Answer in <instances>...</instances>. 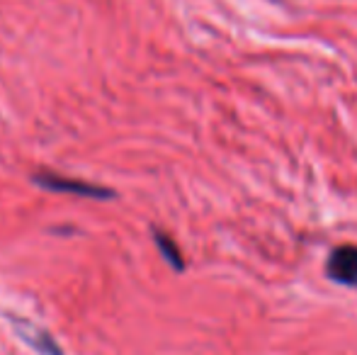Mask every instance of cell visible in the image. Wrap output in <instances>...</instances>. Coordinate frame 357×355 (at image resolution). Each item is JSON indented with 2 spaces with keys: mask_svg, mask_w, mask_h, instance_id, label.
I'll use <instances>...</instances> for the list:
<instances>
[{
  "mask_svg": "<svg viewBox=\"0 0 357 355\" xmlns=\"http://www.w3.org/2000/svg\"><path fill=\"white\" fill-rule=\"evenodd\" d=\"M32 180H34V185H39V188H44V190H52V192L80 195V197H90V199H109V197H114V192L109 188L95 185V183H90V180L59 176V173H49V171L37 173Z\"/></svg>",
  "mask_w": 357,
  "mask_h": 355,
  "instance_id": "obj_1",
  "label": "cell"
},
{
  "mask_svg": "<svg viewBox=\"0 0 357 355\" xmlns=\"http://www.w3.org/2000/svg\"><path fill=\"white\" fill-rule=\"evenodd\" d=\"M10 324H13V328L17 331V336L22 338L27 346H32L37 353H42V355H66V353H63V348L54 341V336L47 331V328L37 326V324H32L29 319L13 317V319H10Z\"/></svg>",
  "mask_w": 357,
  "mask_h": 355,
  "instance_id": "obj_2",
  "label": "cell"
},
{
  "mask_svg": "<svg viewBox=\"0 0 357 355\" xmlns=\"http://www.w3.org/2000/svg\"><path fill=\"white\" fill-rule=\"evenodd\" d=\"M326 273H328V278L333 280V282L355 287L357 285V246L345 243V246L333 248V253L328 256Z\"/></svg>",
  "mask_w": 357,
  "mask_h": 355,
  "instance_id": "obj_3",
  "label": "cell"
},
{
  "mask_svg": "<svg viewBox=\"0 0 357 355\" xmlns=\"http://www.w3.org/2000/svg\"><path fill=\"white\" fill-rule=\"evenodd\" d=\"M153 239H155V246H158V251L163 253L165 261H168L175 270H183L185 263H183V253H180L178 243H175L173 239H170L168 234H163V232H155Z\"/></svg>",
  "mask_w": 357,
  "mask_h": 355,
  "instance_id": "obj_4",
  "label": "cell"
}]
</instances>
